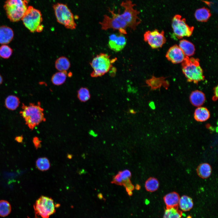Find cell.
<instances>
[{
	"label": "cell",
	"mask_w": 218,
	"mask_h": 218,
	"mask_svg": "<svg viewBox=\"0 0 218 218\" xmlns=\"http://www.w3.org/2000/svg\"><path fill=\"white\" fill-rule=\"evenodd\" d=\"M121 5L124 8L121 14L120 9L116 13L114 7L112 10L108 8V10L111 16L104 15L103 20L99 22L102 30H118L119 33L124 35L127 34L126 30L127 28L133 30L136 29L141 20L138 16L140 12L134 7L135 5L130 0H125L121 3Z\"/></svg>",
	"instance_id": "1"
},
{
	"label": "cell",
	"mask_w": 218,
	"mask_h": 218,
	"mask_svg": "<svg viewBox=\"0 0 218 218\" xmlns=\"http://www.w3.org/2000/svg\"><path fill=\"white\" fill-rule=\"evenodd\" d=\"M21 107L22 110L19 114L24 119L26 124L31 130L45 121L44 110L39 102L37 104L30 103L28 105L22 104Z\"/></svg>",
	"instance_id": "2"
},
{
	"label": "cell",
	"mask_w": 218,
	"mask_h": 218,
	"mask_svg": "<svg viewBox=\"0 0 218 218\" xmlns=\"http://www.w3.org/2000/svg\"><path fill=\"white\" fill-rule=\"evenodd\" d=\"M182 71L189 81L197 83L204 78L199 59L186 56L182 62Z\"/></svg>",
	"instance_id": "3"
},
{
	"label": "cell",
	"mask_w": 218,
	"mask_h": 218,
	"mask_svg": "<svg viewBox=\"0 0 218 218\" xmlns=\"http://www.w3.org/2000/svg\"><path fill=\"white\" fill-rule=\"evenodd\" d=\"M116 60V58L111 59L110 56L106 54L101 53L97 55L90 63L93 69L91 76L97 77L104 75L111 68Z\"/></svg>",
	"instance_id": "4"
},
{
	"label": "cell",
	"mask_w": 218,
	"mask_h": 218,
	"mask_svg": "<svg viewBox=\"0 0 218 218\" xmlns=\"http://www.w3.org/2000/svg\"><path fill=\"white\" fill-rule=\"evenodd\" d=\"M27 0H7L4 8L8 18L12 22L21 19L28 8Z\"/></svg>",
	"instance_id": "5"
},
{
	"label": "cell",
	"mask_w": 218,
	"mask_h": 218,
	"mask_svg": "<svg viewBox=\"0 0 218 218\" xmlns=\"http://www.w3.org/2000/svg\"><path fill=\"white\" fill-rule=\"evenodd\" d=\"M21 20L25 26L31 32H40L43 30L41 12L31 6H28Z\"/></svg>",
	"instance_id": "6"
},
{
	"label": "cell",
	"mask_w": 218,
	"mask_h": 218,
	"mask_svg": "<svg viewBox=\"0 0 218 218\" xmlns=\"http://www.w3.org/2000/svg\"><path fill=\"white\" fill-rule=\"evenodd\" d=\"M55 15L57 21L67 28L75 29L77 25L74 15L67 5L57 3L53 5Z\"/></svg>",
	"instance_id": "7"
},
{
	"label": "cell",
	"mask_w": 218,
	"mask_h": 218,
	"mask_svg": "<svg viewBox=\"0 0 218 218\" xmlns=\"http://www.w3.org/2000/svg\"><path fill=\"white\" fill-rule=\"evenodd\" d=\"M34 209L36 214L42 218H48L55 211L53 200L45 196H41L37 200Z\"/></svg>",
	"instance_id": "8"
},
{
	"label": "cell",
	"mask_w": 218,
	"mask_h": 218,
	"mask_svg": "<svg viewBox=\"0 0 218 218\" xmlns=\"http://www.w3.org/2000/svg\"><path fill=\"white\" fill-rule=\"evenodd\" d=\"M174 34L178 39L184 37H190L192 34L194 27L190 26L186 23L185 19L179 15H176L173 18L172 23Z\"/></svg>",
	"instance_id": "9"
},
{
	"label": "cell",
	"mask_w": 218,
	"mask_h": 218,
	"mask_svg": "<svg viewBox=\"0 0 218 218\" xmlns=\"http://www.w3.org/2000/svg\"><path fill=\"white\" fill-rule=\"evenodd\" d=\"M144 39L153 48L161 47L166 41L164 31L160 32L157 29L146 31L144 35Z\"/></svg>",
	"instance_id": "10"
},
{
	"label": "cell",
	"mask_w": 218,
	"mask_h": 218,
	"mask_svg": "<svg viewBox=\"0 0 218 218\" xmlns=\"http://www.w3.org/2000/svg\"><path fill=\"white\" fill-rule=\"evenodd\" d=\"M126 43V39L124 35L122 33L113 34L109 36V47L114 51L122 50L125 47Z\"/></svg>",
	"instance_id": "11"
},
{
	"label": "cell",
	"mask_w": 218,
	"mask_h": 218,
	"mask_svg": "<svg viewBox=\"0 0 218 218\" xmlns=\"http://www.w3.org/2000/svg\"><path fill=\"white\" fill-rule=\"evenodd\" d=\"M186 57L179 46L177 45L171 47L166 55L168 60L173 64L182 62Z\"/></svg>",
	"instance_id": "12"
},
{
	"label": "cell",
	"mask_w": 218,
	"mask_h": 218,
	"mask_svg": "<svg viewBox=\"0 0 218 218\" xmlns=\"http://www.w3.org/2000/svg\"><path fill=\"white\" fill-rule=\"evenodd\" d=\"M14 35L13 31L11 28L5 25L0 26V44L5 45L9 43Z\"/></svg>",
	"instance_id": "13"
},
{
	"label": "cell",
	"mask_w": 218,
	"mask_h": 218,
	"mask_svg": "<svg viewBox=\"0 0 218 218\" xmlns=\"http://www.w3.org/2000/svg\"><path fill=\"white\" fill-rule=\"evenodd\" d=\"M180 198L178 193L173 191L166 194L163 199L166 207L178 208Z\"/></svg>",
	"instance_id": "14"
},
{
	"label": "cell",
	"mask_w": 218,
	"mask_h": 218,
	"mask_svg": "<svg viewBox=\"0 0 218 218\" xmlns=\"http://www.w3.org/2000/svg\"><path fill=\"white\" fill-rule=\"evenodd\" d=\"M190 99L191 104L194 106L199 107L202 105L205 101V96L202 91L196 90L191 94Z\"/></svg>",
	"instance_id": "15"
},
{
	"label": "cell",
	"mask_w": 218,
	"mask_h": 218,
	"mask_svg": "<svg viewBox=\"0 0 218 218\" xmlns=\"http://www.w3.org/2000/svg\"><path fill=\"white\" fill-rule=\"evenodd\" d=\"M196 171L197 175L203 179H206L211 175L212 169L209 164L203 163L198 166Z\"/></svg>",
	"instance_id": "16"
},
{
	"label": "cell",
	"mask_w": 218,
	"mask_h": 218,
	"mask_svg": "<svg viewBox=\"0 0 218 218\" xmlns=\"http://www.w3.org/2000/svg\"><path fill=\"white\" fill-rule=\"evenodd\" d=\"M179 47L186 56H190L194 53L195 48L194 45L187 40L183 39L180 40Z\"/></svg>",
	"instance_id": "17"
},
{
	"label": "cell",
	"mask_w": 218,
	"mask_h": 218,
	"mask_svg": "<svg viewBox=\"0 0 218 218\" xmlns=\"http://www.w3.org/2000/svg\"><path fill=\"white\" fill-rule=\"evenodd\" d=\"M210 117V112L205 107H199L195 111L194 117L197 121H205L207 120Z\"/></svg>",
	"instance_id": "18"
},
{
	"label": "cell",
	"mask_w": 218,
	"mask_h": 218,
	"mask_svg": "<svg viewBox=\"0 0 218 218\" xmlns=\"http://www.w3.org/2000/svg\"><path fill=\"white\" fill-rule=\"evenodd\" d=\"M178 205L181 210L187 211L192 209L193 206V203L190 197L184 195L180 197Z\"/></svg>",
	"instance_id": "19"
},
{
	"label": "cell",
	"mask_w": 218,
	"mask_h": 218,
	"mask_svg": "<svg viewBox=\"0 0 218 218\" xmlns=\"http://www.w3.org/2000/svg\"><path fill=\"white\" fill-rule=\"evenodd\" d=\"M20 104L19 99L17 96L14 95H10L5 99V105L8 109L14 111L16 110Z\"/></svg>",
	"instance_id": "20"
},
{
	"label": "cell",
	"mask_w": 218,
	"mask_h": 218,
	"mask_svg": "<svg viewBox=\"0 0 218 218\" xmlns=\"http://www.w3.org/2000/svg\"><path fill=\"white\" fill-rule=\"evenodd\" d=\"M71 64L69 59L64 56L60 57L55 61V68L60 71H67L70 68Z\"/></svg>",
	"instance_id": "21"
},
{
	"label": "cell",
	"mask_w": 218,
	"mask_h": 218,
	"mask_svg": "<svg viewBox=\"0 0 218 218\" xmlns=\"http://www.w3.org/2000/svg\"><path fill=\"white\" fill-rule=\"evenodd\" d=\"M194 16L198 21L206 22L210 17L211 14L208 9L203 7L197 9L195 12Z\"/></svg>",
	"instance_id": "22"
},
{
	"label": "cell",
	"mask_w": 218,
	"mask_h": 218,
	"mask_svg": "<svg viewBox=\"0 0 218 218\" xmlns=\"http://www.w3.org/2000/svg\"><path fill=\"white\" fill-rule=\"evenodd\" d=\"M67 73V71H59L54 74L51 78L52 83L56 85L63 84L66 80Z\"/></svg>",
	"instance_id": "23"
},
{
	"label": "cell",
	"mask_w": 218,
	"mask_h": 218,
	"mask_svg": "<svg viewBox=\"0 0 218 218\" xmlns=\"http://www.w3.org/2000/svg\"><path fill=\"white\" fill-rule=\"evenodd\" d=\"M182 212L178 208L166 207L163 218H182Z\"/></svg>",
	"instance_id": "24"
},
{
	"label": "cell",
	"mask_w": 218,
	"mask_h": 218,
	"mask_svg": "<svg viewBox=\"0 0 218 218\" xmlns=\"http://www.w3.org/2000/svg\"><path fill=\"white\" fill-rule=\"evenodd\" d=\"M145 187L147 191L150 192H154L158 189L159 183L157 179L151 177L146 181Z\"/></svg>",
	"instance_id": "25"
},
{
	"label": "cell",
	"mask_w": 218,
	"mask_h": 218,
	"mask_svg": "<svg viewBox=\"0 0 218 218\" xmlns=\"http://www.w3.org/2000/svg\"><path fill=\"white\" fill-rule=\"evenodd\" d=\"M36 165L37 168L41 171H46L50 167L49 161L45 157L38 158L36 161Z\"/></svg>",
	"instance_id": "26"
},
{
	"label": "cell",
	"mask_w": 218,
	"mask_h": 218,
	"mask_svg": "<svg viewBox=\"0 0 218 218\" xmlns=\"http://www.w3.org/2000/svg\"><path fill=\"white\" fill-rule=\"evenodd\" d=\"M11 211L10 204L5 200H0V216L5 217L8 215Z\"/></svg>",
	"instance_id": "27"
},
{
	"label": "cell",
	"mask_w": 218,
	"mask_h": 218,
	"mask_svg": "<svg viewBox=\"0 0 218 218\" xmlns=\"http://www.w3.org/2000/svg\"><path fill=\"white\" fill-rule=\"evenodd\" d=\"M78 97L81 102H85L90 97V94L88 89L86 88H81L78 92Z\"/></svg>",
	"instance_id": "28"
},
{
	"label": "cell",
	"mask_w": 218,
	"mask_h": 218,
	"mask_svg": "<svg viewBox=\"0 0 218 218\" xmlns=\"http://www.w3.org/2000/svg\"><path fill=\"white\" fill-rule=\"evenodd\" d=\"M12 49L8 46L3 45L0 47V56L4 59H8L11 56Z\"/></svg>",
	"instance_id": "29"
},
{
	"label": "cell",
	"mask_w": 218,
	"mask_h": 218,
	"mask_svg": "<svg viewBox=\"0 0 218 218\" xmlns=\"http://www.w3.org/2000/svg\"><path fill=\"white\" fill-rule=\"evenodd\" d=\"M160 78L153 76L151 78L146 80V83L152 89H155L158 88L160 84Z\"/></svg>",
	"instance_id": "30"
},
{
	"label": "cell",
	"mask_w": 218,
	"mask_h": 218,
	"mask_svg": "<svg viewBox=\"0 0 218 218\" xmlns=\"http://www.w3.org/2000/svg\"><path fill=\"white\" fill-rule=\"evenodd\" d=\"M118 173L121 177L123 183L129 180V179L131 176V173L129 170H125L119 172Z\"/></svg>",
	"instance_id": "31"
},
{
	"label": "cell",
	"mask_w": 218,
	"mask_h": 218,
	"mask_svg": "<svg viewBox=\"0 0 218 218\" xmlns=\"http://www.w3.org/2000/svg\"><path fill=\"white\" fill-rule=\"evenodd\" d=\"M113 182L118 184H121L123 183L122 179L119 173L114 177Z\"/></svg>",
	"instance_id": "32"
},
{
	"label": "cell",
	"mask_w": 218,
	"mask_h": 218,
	"mask_svg": "<svg viewBox=\"0 0 218 218\" xmlns=\"http://www.w3.org/2000/svg\"><path fill=\"white\" fill-rule=\"evenodd\" d=\"M33 142L36 149L41 147V141L38 137H34L33 140Z\"/></svg>",
	"instance_id": "33"
},
{
	"label": "cell",
	"mask_w": 218,
	"mask_h": 218,
	"mask_svg": "<svg viewBox=\"0 0 218 218\" xmlns=\"http://www.w3.org/2000/svg\"><path fill=\"white\" fill-rule=\"evenodd\" d=\"M15 140L19 143H21L22 141L23 137L22 136H17L15 137Z\"/></svg>",
	"instance_id": "34"
},
{
	"label": "cell",
	"mask_w": 218,
	"mask_h": 218,
	"mask_svg": "<svg viewBox=\"0 0 218 218\" xmlns=\"http://www.w3.org/2000/svg\"><path fill=\"white\" fill-rule=\"evenodd\" d=\"M214 99H216L218 97V87H216L214 89Z\"/></svg>",
	"instance_id": "35"
},
{
	"label": "cell",
	"mask_w": 218,
	"mask_h": 218,
	"mask_svg": "<svg viewBox=\"0 0 218 218\" xmlns=\"http://www.w3.org/2000/svg\"><path fill=\"white\" fill-rule=\"evenodd\" d=\"M3 79L2 76L0 74V85L2 84L3 82Z\"/></svg>",
	"instance_id": "36"
},
{
	"label": "cell",
	"mask_w": 218,
	"mask_h": 218,
	"mask_svg": "<svg viewBox=\"0 0 218 218\" xmlns=\"http://www.w3.org/2000/svg\"><path fill=\"white\" fill-rule=\"evenodd\" d=\"M140 186L138 184L135 187L136 189L137 190H139L140 189Z\"/></svg>",
	"instance_id": "37"
},
{
	"label": "cell",
	"mask_w": 218,
	"mask_h": 218,
	"mask_svg": "<svg viewBox=\"0 0 218 218\" xmlns=\"http://www.w3.org/2000/svg\"><path fill=\"white\" fill-rule=\"evenodd\" d=\"M129 196H131L132 195L133 193L132 191H130L127 192Z\"/></svg>",
	"instance_id": "38"
},
{
	"label": "cell",
	"mask_w": 218,
	"mask_h": 218,
	"mask_svg": "<svg viewBox=\"0 0 218 218\" xmlns=\"http://www.w3.org/2000/svg\"><path fill=\"white\" fill-rule=\"evenodd\" d=\"M98 197H99V198L101 199L103 197V196L101 194H99L98 195Z\"/></svg>",
	"instance_id": "39"
},
{
	"label": "cell",
	"mask_w": 218,
	"mask_h": 218,
	"mask_svg": "<svg viewBox=\"0 0 218 218\" xmlns=\"http://www.w3.org/2000/svg\"><path fill=\"white\" fill-rule=\"evenodd\" d=\"M35 218H38L37 216H36Z\"/></svg>",
	"instance_id": "40"
}]
</instances>
